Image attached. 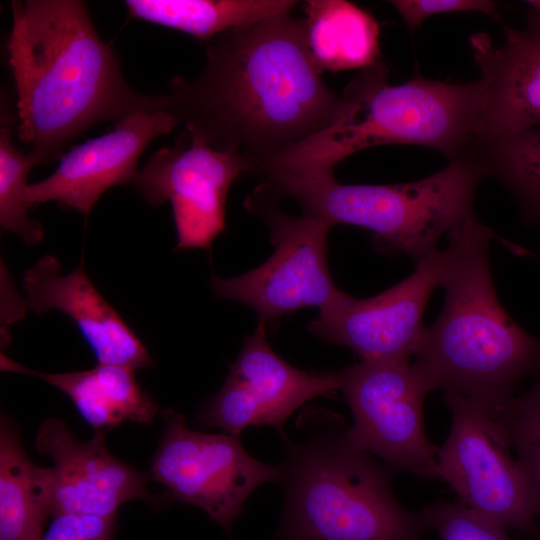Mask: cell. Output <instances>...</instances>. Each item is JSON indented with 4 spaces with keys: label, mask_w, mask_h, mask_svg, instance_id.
<instances>
[{
    "label": "cell",
    "mask_w": 540,
    "mask_h": 540,
    "mask_svg": "<svg viewBox=\"0 0 540 540\" xmlns=\"http://www.w3.org/2000/svg\"><path fill=\"white\" fill-rule=\"evenodd\" d=\"M23 288V308L38 314L58 310L70 317L98 363L133 370L154 365L139 338L92 284L82 263L63 274L60 262L45 255L25 271Z\"/></svg>",
    "instance_id": "cell-16"
},
{
    "label": "cell",
    "mask_w": 540,
    "mask_h": 540,
    "mask_svg": "<svg viewBox=\"0 0 540 540\" xmlns=\"http://www.w3.org/2000/svg\"><path fill=\"white\" fill-rule=\"evenodd\" d=\"M54 473L25 454L15 425L0 424V540H40L51 516Z\"/></svg>",
    "instance_id": "cell-19"
},
{
    "label": "cell",
    "mask_w": 540,
    "mask_h": 540,
    "mask_svg": "<svg viewBox=\"0 0 540 540\" xmlns=\"http://www.w3.org/2000/svg\"><path fill=\"white\" fill-rule=\"evenodd\" d=\"M163 419L149 478L174 498L201 508L231 536L248 496L263 483L281 481V466L256 460L238 436L190 429L185 417L172 409L163 412Z\"/></svg>",
    "instance_id": "cell-10"
},
{
    "label": "cell",
    "mask_w": 540,
    "mask_h": 540,
    "mask_svg": "<svg viewBox=\"0 0 540 540\" xmlns=\"http://www.w3.org/2000/svg\"><path fill=\"white\" fill-rule=\"evenodd\" d=\"M390 4L411 32L419 28L427 18L442 13L475 11L501 21L498 3L491 0H393Z\"/></svg>",
    "instance_id": "cell-26"
},
{
    "label": "cell",
    "mask_w": 540,
    "mask_h": 540,
    "mask_svg": "<svg viewBox=\"0 0 540 540\" xmlns=\"http://www.w3.org/2000/svg\"><path fill=\"white\" fill-rule=\"evenodd\" d=\"M253 172L233 151L217 150L183 130L153 153L131 183L152 206L169 201L178 249H208L225 228V202L234 181Z\"/></svg>",
    "instance_id": "cell-11"
},
{
    "label": "cell",
    "mask_w": 540,
    "mask_h": 540,
    "mask_svg": "<svg viewBox=\"0 0 540 540\" xmlns=\"http://www.w3.org/2000/svg\"><path fill=\"white\" fill-rule=\"evenodd\" d=\"M285 508L273 540H424L420 513L395 498V470L348 440L346 431L285 440Z\"/></svg>",
    "instance_id": "cell-6"
},
{
    "label": "cell",
    "mask_w": 540,
    "mask_h": 540,
    "mask_svg": "<svg viewBox=\"0 0 540 540\" xmlns=\"http://www.w3.org/2000/svg\"><path fill=\"white\" fill-rule=\"evenodd\" d=\"M384 63L361 69L342 95L345 110L327 130L283 160L294 170H328L362 149L413 144L435 149L452 161L467 152L483 124L484 87L477 79L447 83L416 77L390 85Z\"/></svg>",
    "instance_id": "cell-4"
},
{
    "label": "cell",
    "mask_w": 540,
    "mask_h": 540,
    "mask_svg": "<svg viewBox=\"0 0 540 540\" xmlns=\"http://www.w3.org/2000/svg\"><path fill=\"white\" fill-rule=\"evenodd\" d=\"M115 517L59 514L40 540H113Z\"/></svg>",
    "instance_id": "cell-27"
},
{
    "label": "cell",
    "mask_w": 540,
    "mask_h": 540,
    "mask_svg": "<svg viewBox=\"0 0 540 540\" xmlns=\"http://www.w3.org/2000/svg\"><path fill=\"white\" fill-rule=\"evenodd\" d=\"M35 447L54 463L51 516L91 514L115 517L125 502L149 498L148 474L140 473L114 457L105 444L104 432L88 441L74 437L58 418L39 427Z\"/></svg>",
    "instance_id": "cell-15"
},
{
    "label": "cell",
    "mask_w": 540,
    "mask_h": 540,
    "mask_svg": "<svg viewBox=\"0 0 540 540\" xmlns=\"http://www.w3.org/2000/svg\"><path fill=\"white\" fill-rule=\"evenodd\" d=\"M528 5L525 27H504L500 45L483 32L470 36L484 87L482 126L510 131L540 126V0Z\"/></svg>",
    "instance_id": "cell-17"
},
{
    "label": "cell",
    "mask_w": 540,
    "mask_h": 540,
    "mask_svg": "<svg viewBox=\"0 0 540 540\" xmlns=\"http://www.w3.org/2000/svg\"><path fill=\"white\" fill-rule=\"evenodd\" d=\"M1 366L37 376L58 388L96 432L110 430L123 421L149 424L158 410L157 403L138 385L135 370L128 367L98 363L90 370L52 374L29 370L3 356Z\"/></svg>",
    "instance_id": "cell-18"
},
{
    "label": "cell",
    "mask_w": 540,
    "mask_h": 540,
    "mask_svg": "<svg viewBox=\"0 0 540 540\" xmlns=\"http://www.w3.org/2000/svg\"><path fill=\"white\" fill-rule=\"evenodd\" d=\"M249 211L259 215L274 246L259 267L233 278L213 275L217 298L237 301L256 311L265 323L306 307L319 310L336 303L345 292L333 282L327 260V235L332 228L320 217L294 216L282 211L259 188L246 199Z\"/></svg>",
    "instance_id": "cell-7"
},
{
    "label": "cell",
    "mask_w": 540,
    "mask_h": 540,
    "mask_svg": "<svg viewBox=\"0 0 540 540\" xmlns=\"http://www.w3.org/2000/svg\"><path fill=\"white\" fill-rule=\"evenodd\" d=\"M445 298L424 328L413 367L428 389L474 400L501 416L518 383L540 374V338L523 330L497 297L489 262L494 236L475 212L449 233Z\"/></svg>",
    "instance_id": "cell-3"
},
{
    "label": "cell",
    "mask_w": 540,
    "mask_h": 540,
    "mask_svg": "<svg viewBox=\"0 0 540 540\" xmlns=\"http://www.w3.org/2000/svg\"><path fill=\"white\" fill-rule=\"evenodd\" d=\"M15 117L6 99L1 100L0 113V226L19 235L28 245L38 244L43 236L42 225L28 215L25 201L27 177L35 159L15 146Z\"/></svg>",
    "instance_id": "cell-23"
},
{
    "label": "cell",
    "mask_w": 540,
    "mask_h": 540,
    "mask_svg": "<svg viewBox=\"0 0 540 540\" xmlns=\"http://www.w3.org/2000/svg\"><path fill=\"white\" fill-rule=\"evenodd\" d=\"M488 176L471 152L418 181L393 185H346L334 171L278 170L261 187L274 199L291 198L304 214L332 227L350 224L370 230L376 251L408 255L416 263L437 250L440 237L474 213L476 189Z\"/></svg>",
    "instance_id": "cell-5"
},
{
    "label": "cell",
    "mask_w": 540,
    "mask_h": 540,
    "mask_svg": "<svg viewBox=\"0 0 540 540\" xmlns=\"http://www.w3.org/2000/svg\"><path fill=\"white\" fill-rule=\"evenodd\" d=\"M9 64L17 90L18 136L37 165L62 156L88 128L166 110L125 81L115 51L80 0L12 1Z\"/></svg>",
    "instance_id": "cell-2"
},
{
    "label": "cell",
    "mask_w": 540,
    "mask_h": 540,
    "mask_svg": "<svg viewBox=\"0 0 540 540\" xmlns=\"http://www.w3.org/2000/svg\"><path fill=\"white\" fill-rule=\"evenodd\" d=\"M165 99L178 126L242 155L263 175L345 110L343 95L323 82L309 55L304 20L291 12L216 36L202 71L173 78Z\"/></svg>",
    "instance_id": "cell-1"
},
{
    "label": "cell",
    "mask_w": 540,
    "mask_h": 540,
    "mask_svg": "<svg viewBox=\"0 0 540 540\" xmlns=\"http://www.w3.org/2000/svg\"><path fill=\"white\" fill-rule=\"evenodd\" d=\"M498 418L529 482L540 519V374L525 393L513 398Z\"/></svg>",
    "instance_id": "cell-24"
},
{
    "label": "cell",
    "mask_w": 540,
    "mask_h": 540,
    "mask_svg": "<svg viewBox=\"0 0 540 540\" xmlns=\"http://www.w3.org/2000/svg\"><path fill=\"white\" fill-rule=\"evenodd\" d=\"M451 428L438 448L439 478L457 494L460 503L491 522L532 531L537 517L526 475L509 451L503 422L480 403L445 394Z\"/></svg>",
    "instance_id": "cell-8"
},
{
    "label": "cell",
    "mask_w": 540,
    "mask_h": 540,
    "mask_svg": "<svg viewBox=\"0 0 540 540\" xmlns=\"http://www.w3.org/2000/svg\"><path fill=\"white\" fill-rule=\"evenodd\" d=\"M453 254L452 244L416 263L414 272L368 299L345 294L307 326L312 335L353 350L367 361H409L424 331L427 301L441 284Z\"/></svg>",
    "instance_id": "cell-12"
},
{
    "label": "cell",
    "mask_w": 540,
    "mask_h": 540,
    "mask_svg": "<svg viewBox=\"0 0 540 540\" xmlns=\"http://www.w3.org/2000/svg\"><path fill=\"white\" fill-rule=\"evenodd\" d=\"M336 376L353 415L346 431L353 446L397 471L439 478L438 448L427 439L423 420L430 390L409 361L362 360Z\"/></svg>",
    "instance_id": "cell-9"
},
{
    "label": "cell",
    "mask_w": 540,
    "mask_h": 540,
    "mask_svg": "<svg viewBox=\"0 0 540 540\" xmlns=\"http://www.w3.org/2000/svg\"><path fill=\"white\" fill-rule=\"evenodd\" d=\"M177 126L175 116L166 110L123 118L111 132L70 149L48 178L29 184L25 192L28 207L57 201L88 215L104 191L132 181L147 145Z\"/></svg>",
    "instance_id": "cell-14"
},
{
    "label": "cell",
    "mask_w": 540,
    "mask_h": 540,
    "mask_svg": "<svg viewBox=\"0 0 540 540\" xmlns=\"http://www.w3.org/2000/svg\"><path fill=\"white\" fill-rule=\"evenodd\" d=\"M309 55L322 72L364 69L377 61L379 26L374 17L345 0L304 4Z\"/></svg>",
    "instance_id": "cell-20"
},
{
    "label": "cell",
    "mask_w": 540,
    "mask_h": 540,
    "mask_svg": "<svg viewBox=\"0 0 540 540\" xmlns=\"http://www.w3.org/2000/svg\"><path fill=\"white\" fill-rule=\"evenodd\" d=\"M426 530L439 540H511L506 529L463 504L439 501L419 512Z\"/></svg>",
    "instance_id": "cell-25"
},
{
    "label": "cell",
    "mask_w": 540,
    "mask_h": 540,
    "mask_svg": "<svg viewBox=\"0 0 540 540\" xmlns=\"http://www.w3.org/2000/svg\"><path fill=\"white\" fill-rule=\"evenodd\" d=\"M131 18L183 31L209 43L219 34L291 12L293 0H126Z\"/></svg>",
    "instance_id": "cell-21"
},
{
    "label": "cell",
    "mask_w": 540,
    "mask_h": 540,
    "mask_svg": "<svg viewBox=\"0 0 540 540\" xmlns=\"http://www.w3.org/2000/svg\"><path fill=\"white\" fill-rule=\"evenodd\" d=\"M469 152L513 195L523 219L540 226V128L481 126Z\"/></svg>",
    "instance_id": "cell-22"
},
{
    "label": "cell",
    "mask_w": 540,
    "mask_h": 540,
    "mask_svg": "<svg viewBox=\"0 0 540 540\" xmlns=\"http://www.w3.org/2000/svg\"><path fill=\"white\" fill-rule=\"evenodd\" d=\"M338 390L336 372L308 373L279 357L267 341L266 323L259 321L198 419L235 436L247 427L265 425L283 433L284 423L301 405L314 397H332Z\"/></svg>",
    "instance_id": "cell-13"
}]
</instances>
